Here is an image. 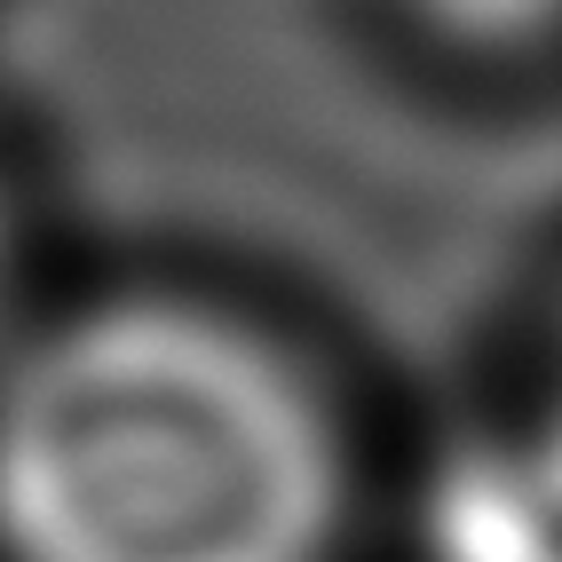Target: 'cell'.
<instances>
[{
  "mask_svg": "<svg viewBox=\"0 0 562 562\" xmlns=\"http://www.w3.org/2000/svg\"><path fill=\"white\" fill-rule=\"evenodd\" d=\"M333 357L191 270L41 285L0 333V562H349Z\"/></svg>",
  "mask_w": 562,
  "mask_h": 562,
  "instance_id": "cell-1",
  "label": "cell"
},
{
  "mask_svg": "<svg viewBox=\"0 0 562 562\" xmlns=\"http://www.w3.org/2000/svg\"><path fill=\"white\" fill-rule=\"evenodd\" d=\"M32 261H24V214H16V182H9V167H0V333H9L16 317H24V302H32Z\"/></svg>",
  "mask_w": 562,
  "mask_h": 562,
  "instance_id": "cell-2",
  "label": "cell"
}]
</instances>
